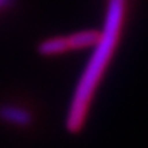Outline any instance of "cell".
I'll return each mask as SVG.
<instances>
[{
  "label": "cell",
  "instance_id": "1",
  "mask_svg": "<svg viewBox=\"0 0 148 148\" xmlns=\"http://www.w3.org/2000/svg\"><path fill=\"white\" fill-rule=\"evenodd\" d=\"M125 10L127 0H108V9L102 32L76 84L73 97L69 103L65 125L68 132L71 134H79L86 122L95 91L118 46L124 27L122 25L125 20Z\"/></svg>",
  "mask_w": 148,
  "mask_h": 148
},
{
  "label": "cell",
  "instance_id": "2",
  "mask_svg": "<svg viewBox=\"0 0 148 148\" xmlns=\"http://www.w3.org/2000/svg\"><path fill=\"white\" fill-rule=\"evenodd\" d=\"M0 121L10 124V125H14V127L26 128V127L32 125L33 116L25 108L4 103V105H0Z\"/></svg>",
  "mask_w": 148,
  "mask_h": 148
},
{
  "label": "cell",
  "instance_id": "3",
  "mask_svg": "<svg viewBox=\"0 0 148 148\" xmlns=\"http://www.w3.org/2000/svg\"><path fill=\"white\" fill-rule=\"evenodd\" d=\"M99 35H101V32H97V30H85V32H78V33L65 36L66 48L68 50L94 48L95 43L98 42Z\"/></svg>",
  "mask_w": 148,
  "mask_h": 148
},
{
  "label": "cell",
  "instance_id": "4",
  "mask_svg": "<svg viewBox=\"0 0 148 148\" xmlns=\"http://www.w3.org/2000/svg\"><path fill=\"white\" fill-rule=\"evenodd\" d=\"M12 1H13V0H0V10L9 7V6L12 4Z\"/></svg>",
  "mask_w": 148,
  "mask_h": 148
}]
</instances>
